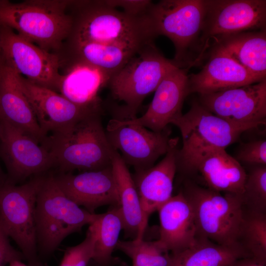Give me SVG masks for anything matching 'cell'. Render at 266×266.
<instances>
[{"mask_svg":"<svg viewBox=\"0 0 266 266\" xmlns=\"http://www.w3.org/2000/svg\"><path fill=\"white\" fill-rule=\"evenodd\" d=\"M95 242V232L89 225L85 239L65 251L60 266H87L93 259Z\"/></svg>","mask_w":266,"mask_h":266,"instance_id":"obj_32","label":"cell"},{"mask_svg":"<svg viewBox=\"0 0 266 266\" xmlns=\"http://www.w3.org/2000/svg\"><path fill=\"white\" fill-rule=\"evenodd\" d=\"M157 211L159 238L155 241L162 250L176 254L194 243L197 237L194 213L182 191L172 196Z\"/></svg>","mask_w":266,"mask_h":266,"instance_id":"obj_21","label":"cell"},{"mask_svg":"<svg viewBox=\"0 0 266 266\" xmlns=\"http://www.w3.org/2000/svg\"><path fill=\"white\" fill-rule=\"evenodd\" d=\"M0 33H1V25H0V57L1 55V50L0 48Z\"/></svg>","mask_w":266,"mask_h":266,"instance_id":"obj_40","label":"cell"},{"mask_svg":"<svg viewBox=\"0 0 266 266\" xmlns=\"http://www.w3.org/2000/svg\"><path fill=\"white\" fill-rule=\"evenodd\" d=\"M205 11V0H162L153 3L147 15L156 37L164 35L175 49L172 60L179 67L192 65L198 50Z\"/></svg>","mask_w":266,"mask_h":266,"instance_id":"obj_7","label":"cell"},{"mask_svg":"<svg viewBox=\"0 0 266 266\" xmlns=\"http://www.w3.org/2000/svg\"><path fill=\"white\" fill-rule=\"evenodd\" d=\"M62 69L57 92L77 105L102 110L99 93L111 74L84 62L60 59Z\"/></svg>","mask_w":266,"mask_h":266,"instance_id":"obj_19","label":"cell"},{"mask_svg":"<svg viewBox=\"0 0 266 266\" xmlns=\"http://www.w3.org/2000/svg\"><path fill=\"white\" fill-rule=\"evenodd\" d=\"M0 112L3 119L44 144L48 135L40 129L20 83L18 74L0 57ZM0 119V120H1Z\"/></svg>","mask_w":266,"mask_h":266,"instance_id":"obj_20","label":"cell"},{"mask_svg":"<svg viewBox=\"0 0 266 266\" xmlns=\"http://www.w3.org/2000/svg\"><path fill=\"white\" fill-rule=\"evenodd\" d=\"M70 0H0V25L41 49L57 54L68 38L72 20Z\"/></svg>","mask_w":266,"mask_h":266,"instance_id":"obj_2","label":"cell"},{"mask_svg":"<svg viewBox=\"0 0 266 266\" xmlns=\"http://www.w3.org/2000/svg\"><path fill=\"white\" fill-rule=\"evenodd\" d=\"M46 173L33 176L19 185L7 180L0 183V221L30 266H45L38 252L35 210L37 195Z\"/></svg>","mask_w":266,"mask_h":266,"instance_id":"obj_8","label":"cell"},{"mask_svg":"<svg viewBox=\"0 0 266 266\" xmlns=\"http://www.w3.org/2000/svg\"><path fill=\"white\" fill-rule=\"evenodd\" d=\"M199 102L214 115L236 124L266 123V79L253 84L199 95Z\"/></svg>","mask_w":266,"mask_h":266,"instance_id":"obj_15","label":"cell"},{"mask_svg":"<svg viewBox=\"0 0 266 266\" xmlns=\"http://www.w3.org/2000/svg\"><path fill=\"white\" fill-rule=\"evenodd\" d=\"M1 119V115H0V120Z\"/></svg>","mask_w":266,"mask_h":266,"instance_id":"obj_41","label":"cell"},{"mask_svg":"<svg viewBox=\"0 0 266 266\" xmlns=\"http://www.w3.org/2000/svg\"><path fill=\"white\" fill-rule=\"evenodd\" d=\"M170 255V266H228L239 259L251 258L239 245H220L198 236L187 249Z\"/></svg>","mask_w":266,"mask_h":266,"instance_id":"obj_27","label":"cell"},{"mask_svg":"<svg viewBox=\"0 0 266 266\" xmlns=\"http://www.w3.org/2000/svg\"><path fill=\"white\" fill-rule=\"evenodd\" d=\"M263 79L248 71L229 56L210 52L201 70L188 75L189 93L206 94L260 82Z\"/></svg>","mask_w":266,"mask_h":266,"instance_id":"obj_22","label":"cell"},{"mask_svg":"<svg viewBox=\"0 0 266 266\" xmlns=\"http://www.w3.org/2000/svg\"><path fill=\"white\" fill-rule=\"evenodd\" d=\"M228 266H266V265L261 264L251 258H244L234 261Z\"/></svg>","mask_w":266,"mask_h":266,"instance_id":"obj_36","label":"cell"},{"mask_svg":"<svg viewBox=\"0 0 266 266\" xmlns=\"http://www.w3.org/2000/svg\"><path fill=\"white\" fill-rule=\"evenodd\" d=\"M111 166L117 186L125 235L132 240L143 239L148 221L144 216L133 176L120 154L114 150Z\"/></svg>","mask_w":266,"mask_h":266,"instance_id":"obj_26","label":"cell"},{"mask_svg":"<svg viewBox=\"0 0 266 266\" xmlns=\"http://www.w3.org/2000/svg\"><path fill=\"white\" fill-rule=\"evenodd\" d=\"M234 158L239 163L266 166V140H255L241 144Z\"/></svg>","mask_w":266,"mask_h":266,"instance_id":"obj_33","label":"cell"},{"mask_svg":"<svg viewBox=\"0 0 266 266\" xmlns=\"http://www.w3.org/2000/svg\"><path fill=\"white\" fill-rule=\"evenodd\" d=\"M87 266H101L97 264L93 260H91ZM116 266H128L126 264V263L122 262L119 265Z\"/></svg>","mask_w":266,"mask_h":266,"instance_id":"obj_38","label":"cell"},{"mask_svg":"<svg viewBox=\"0 0 266 266\" xmlns=\"http://www.w3.org/2000/svg\"><path fill=\"white\" fill-rule=\"evenodd\" d=\"M7 180V175L5 173L0 165V183H2L5 182Z\"/></svg>","mask_w":266,"mask_h":266,"instance_id":"obj_37","label":"cell"},{"mask_svg":"<svg viewBox=\"0 0 266 266\" xmlns=\"http://www.w3.org/2000/svg\"><path fill=\"white\" fill-rule=\"evenodd\" d=\"M55 180L65 195L91 213L104 205L119 206V198L112 166L102 169L54 173Z\"/></svg>","mask_w":266,"mask_h":266,"instance_id":"obj_17","label":"cell"},{"mask_svg":"<svg viewBox=\"0 0 266 266\" xmlns=\"http://www.w3.org/2000/svg\"><path fill=\"white\" fill-rule=\"evenodd\" d=\"M96 234L93 260L101 266H116L122 261L112 256L123 230V222L120 207L112 206L107 211L98 214L96 220L89 225Z\"/></svg>","mask_w":266,"mask_h":266,"instance_id":"obj_28","label":"cell"},{"mask_svg":"<svg viewBox=\"0 0 266 266\" xmlns=\"http://www.w3.org/2000/svg\"><path fill=\"white\" fill-rule=\"evenodd\" d=\"M108 5L114 8H121L126 14L134 17H142L148 12L153 3L151 0H104Z\"/></svg>","mask_w":266,"mask_h":266,"instance_id":"obj_34","label":"cell"},{"mask_svg":"<svg viewBox=\"0 0 266 266\" xmlns=\"http://www.w3.org/2000/svg\"><path fill=\"white\" fill-rule=\"evenodd\" d=\"M144 114L139 117L120 119L128 124L143 126L154 132L166 129L180 117L183 102L190 94L186 68L177 67L170 71L155 90Z\"/></svg>","mask_w":266,"mask_h":266,"instance_id":"obj_18","label":"cell"},{"mask_svg":"<svg viewBox=\"0 0 266 266\" xmlns=\"http://www.w3.org/2000/svg\"><path fill=\"white\" fill-rule=\"evenodd\" d=\"M101 114H90L63 131L48 135L44 145L52 154L57 172L99 170L111 166L114 149Z\"/></svg>","mask_w":266,"mask_h":266,"instance_id":"obj_3","label":"cell"},{"mask_svg":"<svg viewBox=\"0 0 266 266\" xmlns=\"http://www.w3.org/2000/svg\"><path fill=\"white\" fill-rule=\"evenodd\" d=\"M144 46L65 42L57 54L60 59L84 62L113 75Z\"/></svg>","mask_w":266,"mask_h":266,"instance_id":"obj_25","label":"cell"},{"mask_svg":"<svg viewBox=\"0 0 266 266\" xmlns=\"http://www.w3.org/2000/svg\"><path fill=\"white\" fill-rule=\"evenodd\" d=\"M116 249L131 259L132 266H170L171 263L170 253L162 250L155 241L119 240Z\"/></svg>","mask_w":266,"mask_h":266,"instance_id":"obj_30","label":"cell"},{"mask_svg":"<svg viewBox=\"0 0 266 266\" xmlns=\"http://www.w3.org/2000/svg\"><path fill=\"white\" fill-rule=\"evenodd\" d=\"M105 129L112 148L118 152L127 166L133 167L135 171L153 166L178 141L177 138L170 137L167 128L154 132L114 118L108 122Z\"/></svg>","mask_w":266,"mask_h":266,"instance_id":"obj_11","label":"cell"},{"mask_svg":"<svg viewBox=\"0 0 266 266\" xmlns=\"http://www.w3.org/2000/svg\"><path fill=\"white\" fill-rule=\"evenodd\" d=\"M9 238L0 221V266H5L14 261L25 260L21 251L12 246Z\"/></svg>","mask_w":266,"mask_h":266,"instance_id":"obj_35","label":"cell"},{"mask_svg":"<svg viewBox=\"0 0 266 266\" xmlns=\"http://www.w3.org/2000/svg\"><path fill=\"white\" fill-rule=\"evenodd\" d=\"M246 174L242 195L245 207L266 212V166H252Z\"/></svg>","mask_w":266,"mask_h":266,"instance_id":"obj_31","label":"cell"},{"mask_svg":"<svg viewBox=\"0 0 266 266\" xmlns=\"http://www.w3.org/2000/svg\"><path fill=\"white\" fill-rule=\"evenodd\" d=\"M210 52L224 54L251 73L266 78V30L245 32L216 37Z\"/></svg>","mask_w":266,"mask_h":266,"instance_id":"obj_24","label":"cell"},{"mask_svg":"<svg viewBox=\"0 0 266 266\" xmlns=\"http://www.w3.org/2000/svg\"><path fill=\"white\" fill-rule=\"evenodd\" d=\"M179 67L165 57L153 43L142 47L110 78L108 85L113 98L124 103L119 119L136 117L145 98L155 91L164 78Z\"/></svg>","mask_w":266,"mask_h":266,"instance_id":"obj_6","label":"cell"},{"mask_svg":"<svg viewBox=\"0 0 266 266\" xmlns=\"http://www.w3.org/2000/svg\"><path fill=\"white\" fill-rule=\"evenodd\" d=\"M172 124L181 133L183 141L181 151L203 147L225 149L236 142L243 133L265 125L231 122L212 113L198 101H193L189 111Z\"/></svg>","mask_w":266,"mask_h":266,"instance_id":"obj_14","label":"cell"},{"mask_svg":"<svg viewBox=\"0 0 266 266\" xmlns=\"http://www.w3.org/2000/svg\"><path fill=\"white\" fill-rule=\"evenodd\" d=\"M9 266H30L25 265L22 261L16 260L12 261L9 264Z\"/></svg>","mask_w":266,"mask_h":266,"instance_id":"obj_39","label":"cell"},{"mask_svg":"<svg viewBox=\"0 0 266 266\" xmlns=\"http://www.w3.org/2000/svg\"><path fill=\"white\" fill-rule=\"evenodd\" d=\"M176 163L177 171L198 175L207 188L239 195L243 193L247 173L225 149L214 147L177 149Z\"/></svg>","mask_w":266,"mask_h":266,"instance_id":"obj_10","label":"cell"},{"mask_svg":"<svg viewBox=\"0 0 266 266\" xmlns=\"http://www.w3.org/2000/svg\"><path fill=\"white\" fill-rule=\"evenodd\" d=\"M0 48L3 59L18 74L57 92L61 78L60 62L57 54L41 49L3 25Z\"/></svg>","mask_w":266,"mask_h":266,"instance_id":"obj_13","label":"cell"},{"mask_svg":"<svg viewBox=\"0 0 266 266\" xmlns=\"http://www.w3.org/2000/svg\"><path fill=\"white\" fill-rule=\"evenodd\" d=\"M177 142L170 148L157 165L135 171L133 176L145 219L172 197L173 181L177 171Z\"/></svg>","mask_w":266,"mask_h":266,"instance_id":"obj_23","label":"cell"},{"mask_svg":"<svg viewBox=\"0 0 266 266\" xmlns=\"http://www.w3.org/2000/svg\"><path fill=\"white\" fill-rule=\"evenodd\" d=\"M21 87L47 135L63 131L86 116L102 110L85 108L70 101L59 93L38 85L19 74Z\"/></svg>","mask_w":266,"mask_h":266,"instance_id":"obj_16","label":"cell"},{"mask_svg":"<svg viewBox=\"0 0 266 266\" xmlns=\"http://www.w3.org/2000/svg\"><path fill=\"white\" fill-rule=\"evenodd\" d=\"M0 158L7 169V181L14 184L55 168L45 146L3 119L0 120Z\"/></svg>","mask_w":266,"mask_h":266,"instance_id":"obj_12","label":"cell"},{"mask_svg":"<svg viewBox=\"0 0 266 266\" xmlns=\"http://www.w3.org/2000/svg\"><path fill=\"white\" fill-rule=\"evenodd\" d=\"M237 242L251 258L266 264V212L245 207Z\"/></svg>","mask_w":266,"mask_h":266,"instance_id":"obj_29","label":"cell"},{"mask_svg":"<svg viewBox=\"0 0 266 266\" xmlns=\"http://www.w3.org/2000/svg\"><path fill=\"white\" fill-rule=\"evenodd\" d=\"M193 209L197 236L223 245H238L245 206L242 195L221 192L186 180L181 191Z\"/></svg>","mask_w":266,"mask_h":266,"instance_id":"obj_5","label":"cell"},{"mask_svg":"<svg viewBox=\"0 0 266 266\" xmlns=\"http://www.w3.org/2000/svg\"><path fill=\"white\" fill-rule=\"evenodd\" d=\"M70 33L66 42H96L142 47L156 38L147 14L134 17L104 0H70Z\"/></svg>","mask_w":266,"mask_h":266,"instance_id":"obj_1","label":"cell"},{"mask_svg":"<svg viewBox=\"0 0 266 266\" xmlns=\"http://www.w3.org/2000/svg\"><path fill=\"white\" fill-rule=\"evenodd\" d=\"M205 11L195 63L211 40L233 33L266 29V0H205Z\"/></svg>","mask_w":266,"mask_h":266,"instance_id":"obj_9","label":"cell"},{"mask_svg":"<svg viewBox=\"0 0 266 266\" xmlns=\"http://www.w3.org/2000/svg\"><path fill=\"white\" fill-rule=\"evenodd\" d=\"M98 214L82 208L69 199L57 184L54 172L45 175L37 194L35 210L39 257L51 255L71 233L94 222Z\"/></svg>","mask_w":266,"mask_h":266,"instance_id":"obj_4","label":"cell"}]
</instances>
